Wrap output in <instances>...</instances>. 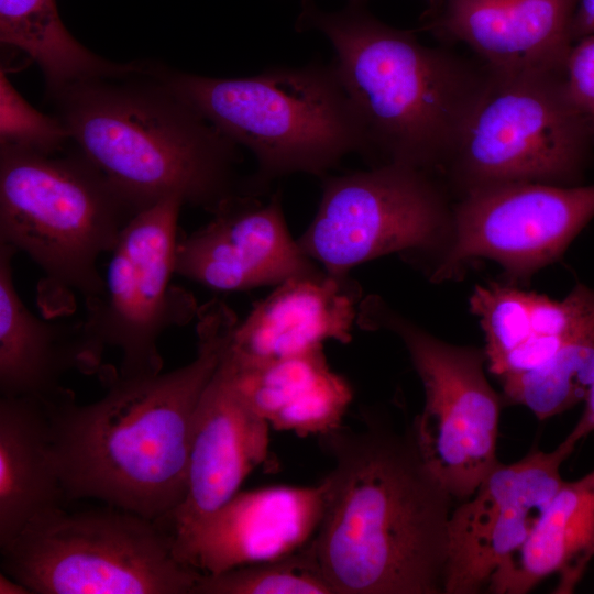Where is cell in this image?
I'll return each mask as SVG.
<instances>
[{"mask_svg":"<svg viewBox=\"0 0 594 594\" xmlns=\"http://www.w3.org/2000/svg\"><path fill=\"white\" fill-rule=\"evenodd\" d=\"M195 359L169 372L118 375L100 399L65 389L43 402L51 452L67 502L96 499L168 521L185 497L194 414L238 323L212 300L197 311Z\"/></svg>","mask_w":594,"mask_h":594,"instance_id":"6da1fadb","label":"cell"},{"mask_svg":"<svg viewBox=\"0 0 594 594\" xmlns=\"http://www.w3.org/2000/svg\"><path fill=\"white\" fill-rule=\"evenodd\" d=\"M334 461L311 540L334 594H442L452 496L411 429L370 419L321 436Z\"/></svg>","mask_w":594,"mask_h":594,"instance_id":"7a4b0ae2","label":"cell"},{"mask_svg":"<svg viewBox=\"0 0 594 594\" xmlns=\"http://www.w3.org/2000/svg\"><path fill=\"white\" fill-rule=\"evenodd\" d=\"M297 28L331 43L373 166L446 170L491 80L482 62L421 44L410 31L376 19L365 0H349L338 12L302 0Z\"/></svg>","mask_w":594,"mask_h":594,"instance_id":"3957f363","label":"cell"},{"mask_svg":"<svg viewBox=\"0 0 594 594\" xmlns=\"http://www.w3.org/2000/svg\"><path fill=\"white\" fill-rule=\"evenodd\" d=\"M51 98L77 148L141 209L178 197L213 213L243 194L234 180L237 144L155 67L81 79Z\"/></svg>","mask_w":594,"mask_h":594,"instance_id":"277c9868","label":"cell"},{"mask_svg":"<svg viewBox=\"0 0 594 594\" xmlns=\"http://www.w3.org/2000/svg\"><path fill=\"white\" fill-rule=\"evenodd\" d=\"M204 119L255 156L244 194L293 173L324 175L346 154L364 155L361 122L331 65L280 67L243 78H212L155 67Z\"/></svg>","mask_w":594,"mask_h":594,"instance_id":"5b68a950","label":"cell"},{"mask_svg":"<svg viewBox=\"0 0 594 594\" xmlns=\"http://www.w3.org/2000/svg\"><path fill=\"white\" fill-rule=\"evenodd\" d=\"M141 210L79 150L56 156L0 146V244L86 301L103 289L99 257Z\"/></svg>","mask_w":594,"mask_h":594,"instance_id":"8992f818","label":"cell"},{"mask_svg":"<svg viewBox=\"0 0 594 594\" xmlns=\"http://www.w3.org/2000/svg\"><path fill=\"white\" fill-rule=\"evenodd\" d=\"M0 553L1 572L35 594H191L202 575L163 522L107 504L47 510Z\"/></svg>","mask_w":594,"mask_h":594,"instance_id":"52a82bcc","label":"cell"},{"mask_svg":"<svg viewBox=\"0 0 594 594\" xmlns=\"http://www.w3.org/2000/svg\"><path fill=\"white\" fill-rule=\"evenodd\" d=\"M593 144L560 74L492 72L444 172L463 191L516 182L574 186Z\"/></svg>","mask_w":594,"mask_h":594,"instance_id":"ba28073f","label":"cell"},{"mask_svg":"<svg viewBox=\"0 0 594 594\" xmlns=\"http://www.w3.org/2000/svg\"><path fill=\"white\" fill-rule=\"evenodd\" d=\"M356 323L403 341L422 383L425 405L411 426L424 461L453 499L469 498L499 462V395L484 373V351L447 343L377 296L361 300Z\"/></svg>","mask_w":594,"mask_h":594,"instance_id":"9c48e42d","label":"cell"},{"mask_svg":"<svg viewBox=\"0 0 594 594\" xmlns=\"http://www.w3.org/2000/svg\"><path fill=\"white\" fill-rule=\"evenodd\" d=\"M183 206L178 197L165 198L138 212L121 232L101 294L86 301L80 332L87 367L114 349L121 353L120 376L163 372L160 338L198 311L193 298L170 284Z\"/></svg>","mask_w":594,"mask_h":594,"instance_id":"30bf717a","label":"cell"},{"mask_svg":"<svg viewBox=\"0 0 594 594\" xmlns=\"http://www.w3.org/2000/svg\"><path fill=\"white\" fill-rule=\"evenodd\" d=\"M433 173L399 164L329 176L318 210L298 239L324 272L349 276L391 253H439L452 209Z\"/></svg>","mask_w":594,"mask_h":594,"instance_id":"8fae6325","label":"cell"},{"mask_svg":"<svg viewBox=\"0 0 594 594\" xmlns=\"http://www.w3.org/2000/svg\"><path fill=\"white\" fill-rule=\"evenodd\" d=\"M594 218V185L501 183L463 191L430 278L440 282L473 258L526 277L556 261Z\"/></svg>","mask_w":594,"mask_h":594,"instance_id":"7c38bea8","label":"cell"},{"mask_svg":"<svg viewBox=\"0 0 594 594\" xmlns=\"http://www.w3.org/2000/svg\"><path fill=\"white\" fill-rule=\"evenodd\" d=\"M576 444L532 449L512 464L498 462L475 492L451 512L444 594H476L530 537L563 483L560 468Z\"/></svg>","mask_w":594,"mask_h":594,"instance_id":"4fadbf2b","label":"cell"},{"mask_svg":"<svg viewBox=\"0 0 594 594\" xmlns=\"http://www.w3.org/2000/svg\"><path fill=\"white\" fill-rule=\"evenodd\" d=\"M320 270L293 238L279 193L266 204L233 196L176 248L175 273L219 292L277 286Z\"/></svg>","mask_w":594,"mask_h":594,"instance_id":"5bb4252c","label":"cell"},{"mask_svg":"<svg viewBox=\"0 0 594 594\" xmlns=\"http://www.w3.org/2000/svg\"><path fill=\"white\" fill-rule=\"evenodd\" d=\"M270 427L239 396L220 362L194 414L187 490L169 519L175 541L230 502L249 474L267 459Z\"/></svg>","mask_w":594,"mask_h":594,"instance_id":"9a60e30c","label":"cell"},{"mask_svg":"<svg viewBox=\"0 0 594 594\" xmlns=\"http://www.w3.org/2000/svg\"><path fill=\"white\" fill-rule=\"evenodd\" d=\"M327 482L239 492L206 522L174 540L177 558L202 574L288 556L315 537L324 510Z\"/></svg>","mask_w":594,"mask_h":594,"instance_id":"2e32d148","label":"cell"},{"mask_svg":"<svg viewBox=\"0 0 594 594\" xmlns=\"http://www.w3.org/2000/svg\"><path fill=\"white\" fill-rule=\"evenodd\" d=\"M578 1L439 0L426 29L463 43L497 74H561Z\"/></svg>","mask_w":594,"mask_h":594,"instance_id":"e0dca14e","label":"cell"},{"mask_svg":"<svg viewBox=\"0 0 594 594\" xmlns=\"http://www.w3.org/2000/svg\"><path fill=\"white\" fill-rule=\"evenodd\" d=\"M359 284L349 276L318 272L294 277L275 287L234 327L226 358L252 365L320 348L328 340H352L359 306Z\"/></svg>","mask_w":594,"mask_h":594,"instance_id":"ac0fdd59","label":"cell"},{"mask_svg":"<svg viewBox=\"0 0 594 594\" xmlns=\"http://www.w3.org/2000/svg\"><path fill=\"white\" fill-rule=\"evenodd\" d=\"M471 311L485 336L495 376L540 366L569 344L594 340V289L578 284L561 301L509 285L476 286Z\"/></svg>","mask_w":594,"mask_h":594,"instance_id":"d6986e66","label":"cell"},{"mask_svg":"<svg viewBox=\"0 0 594 594\" xmlns=\"http://www.w3.org/2000/svg\"><path fill=\"white\" fill-rule=\"evenodd\" d=\"M221 363L258 416L299 437H321L341 427L353 398L349 382L330 369L323 348L252 365H237L223 354Z\"/></svg>","mask_w":594,"mask_h":594,"instance_id":"ffe728a7","label":"cell"},{"mask_svg":"<svg viewBox=\"0 0 594 594\" xmlns=\"http://www.w3.org/2000/svg\"><path fill=\"white\" fill-rule=\"evenodd\" d=\"M15 253L0 244V395L45 402L65 389L68 370L86 364L80 323H50L28 309L14 282Z\"/></svg>","mask_w":594,"mask_h":594,"instance_id":"44dd1931","label":"cell"},{"mask_svg":"<svg viewBox=\"0 0 594 594\" xmlns=\"http://www.w3.org/2000/svg\"><path fill=\"white\" fill-rule=\"evenodd\" d=\"M593 558L594 470L563 481L530 537L494 572L486 588L525 594L557 574L554 593H573Z\"/></svg>","mask_w":594,"mask_h":594,"instance_id":"7402d4cb","label":"cell"},{"mask_svg":"<svg viewBox=\"0 0 594 594\" xmlns=\"http://www.w3.org/2000/svg\"><path fill=\"white\" fill-rule=\"evenodd\" d=\"M66 503L43 402L0 397V546Z\"/></svg>","mask_w":594,"mask_h":594,"instance_id":"603a6c76","label":"cell"},{"mask_svg":"<svg viewBox=\"0 0 594 594\" xmlns=\"http://www.w3.org/2000/svg\"><path fill=\"white\" fill-rule=\"evenodd\" d=\"M0 41L40 66L50 97L81 79L140 67L106 61L79 44L63 25L55 0H0Z\"/></svg>","mask_w":594,"mask_h":594,"instance_id":"cb8c5ba5","label":"cell"},{"mask_svg":"<svg viewBox=\"0 0 594 594\" xmlns=\"http://www.w3.org/2000/svg\"><path fill=\"white\" fill-rule=\"evenodd\" d=\"M499 381L505 399L539 420L564 413L584 402L594 384V340L569 344L540 366Z\"/></svg>","mask_w":594,"mask_h":594,"instance_id":"d4e9b609","label":"cell"},{"mask_svg":"<svg viewBox=\"0 0 594 594\" xmlns=\"http://www.w3.org/2000/svg\"><path fill=\"white\" fill-rule=\"evenodd\" d=\"M191 594H334V591L309 541L276 560L202 574Z\"/></svg>","mask_w":594,"mask_h":594,"instance_id":"484cf974","label":"cell"},{"mask_svg":"<svg viewBox=\"0 0 594 594\" xmlns=\"http://www.w3.org/2000/svg\"><path fill=\"white\" fill-rule=\"evenodd\" d=\"M69 140V132L62 119L32 107L1 68L0 146L56 154Z\"/></svg>","mask_w":594,"mask_h":594,"instance_id":"4316f807","label":"cell"},{"mask_svg":"<svg viewBox=\"0 0 594 594\" xmlns=\"http://www.w3.org/2000/svg\"><path fill=\"white\" fill-rule=\"evenodd\" d=\"M560 79L572 108L582 117L594 119V35L573 43Z\"/></svg>","mask_w":594,"mask_h":594,"instance_id":"83f0119b","label":"cell"},{"mask_svg":"<svg viewBox=\"0 0 594 594\" xmlns=\"http://www.w3.org/2000/svg\"><path fill=\"white\" fill-rule=\"evenodd\" d=\"M573 43L594 35V0H579L572 20Z\"/></svg>","mask_w":594,"mask_h":594,"instance_id":"f1b7e54d","label":"cell"},{"mask_svg":"<svg viewBox=\"0 0 594 594\" xmlns=\"http://www.w3.org/2000/svg\"><path fill=\"white\" fill-rule=\"evenodd\" d=\"M584 403L585 407L580 419L565 438L574 444L594 431V384Z\"/></svg>","mask_w":594,"mask_h":594,"instance_id":"f546056e","label":"cell"},{"mask_svg":"<svg viewBox=\"0 0 594 594\" xmlns=\"http://www.w3.org/2000/svg\"><path fill=\"white\" fill-rule=\"evenodd\" d=\"M31 590L23 583L9 576L8 574L0 573V594H31Z\"/></svg>","mask_w":594,"mask_h":594,"instance_id":"4dcf8cb0","label":"cell"},{"mask_svg":"<svg viewBox=\"0 0 594 594\" xmlns=\"http://www.w3.org/2000/svg\"><path fill=\"white\" fill-rule=\"evenodd\" d=\"M586 121H587L588 131H590L592 141L594 143V119H586Z\"/></svg>","mask_w":594,"mask_h":594,"instance_id":"1f68e13d","label":"cell"},{"mask_svg":"<svg viewBox=\"0 0 594 594\" xmlns=\"http://www.w3.org/2000/svg\"><path fill=\"white\" fill-rule=\"evenodd\" d=\"M427 1L429 3L430 9L435 8L439 2V0H427Z\"/></svg>","mask_w":594,"mask_h":594,"instance_id":"d6a6232c","label":"cell"}]
</instances>
